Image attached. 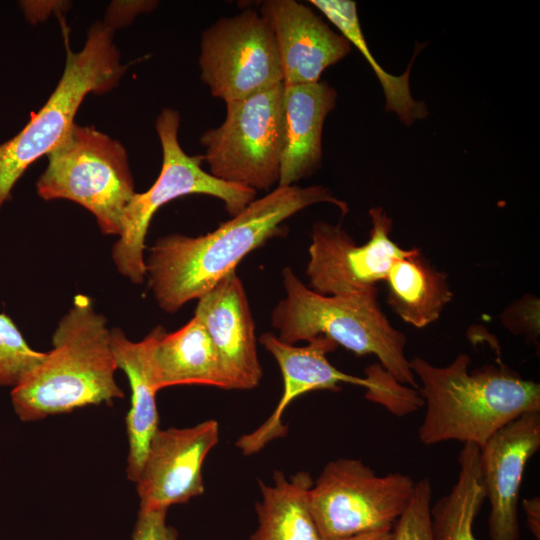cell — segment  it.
I'll return each mask as SVG.
<instances>
[{
	"label": "cell",
	"mask_w": 540,
	"mask_h": 540,
	"mask_svg": "<svg viewBox=\"0 0 540 540\" xmlns=\"http://www.w3.org/2000/svg\"><path fill=\"white\" fill-rule=\"evenodd\" d=\"M318 203H330L343 215L348 212L346 202L327 187L277 186L210 233L159 238L145 259L149 288L157 304L163 311L175 313L187 302L198 300L235 271L246 255L285 233L282 223L286 219Z\"/></svg>",
	"instance_id": "6da1fadb"
},
{
	"label": "cell",
	"mask_w": 540,
	"mask_h": 540,
	"mask_svg": "<svg viewBox=\"0 0 540 540\" xmlns=\"http://www.w3.org/2000/svg\"><path fill=\"white\" fill-rule=\"evenodd\" d=\"M106 324L90 297H74L53 333L52 349L12 388L11 401L19 419L37 421L123 398Z\"/></svg>",
	"instance_id": "7a4b0ae2"
},
{
	"label": "cell",
	"mask_w": 540,
	"mask_h": 540,
	"mask_svg": "<svg viewBox=\"0 0 540 540\" xmlns=\"http://www.w3.org/2000/svg\"><path fill=\"white\" fill-rule=\"evenodd\" d=\"M409 363L422 384L426 412L418 436L425 445L456 440L482 447L510 421L540 411V384L505 365L469 372L471 358L465 353L446 366L419 356Z\"/></svg>",
	"instance_id": "3957f363"
},
{
	"label": "cell",
	"mask_w": 540,
	"mask_h": 540,
	"mask_svg": "<svg viewBox=\"0 0 540 540\" xmlns=\"http://www.w3.org/2000/svg\"><path fill=\"white\" fill-rule=\"evenodd\" d=\"M282 283L285 297L271 314L281 341L294 345L326 336L358 356L375 355L397 382L419 388L404 353L406 337L382 311L377 287L348 295H322L290 267L283 269Z\"/></svg>",
	"instance_id": "277c9868"
},
{
	"label": "cell",
	"mask_w": 540,
	"mask_h": 540,
	"mask_svg": "<svg viewBox=\"0 0 540 540\" xmlns=\"http://www.w3.org/2000/svg\"><path fill=\"white\" fill-rule=\"evenodd\" d=\"M63 35L66 62L55 90L19 133L0 144V210L26 169L69 132L84 98L112 90L125 72L114 31L103 22L90 27L84 46L77 52L70 48L64 24Z\"/></svg>",
	"instance_id": "5b68a950"
},
{
	"label": "cell",
	"mask_w": 540,
	"mask_h": 540,
	"mask_svg": "<svg viewBox=\"0 0 540 540\" xmlns=\"http://www.w3.org/2000/svg\"><path fill=\"white\" fill-rule=\"evenodd\" d=\"M180 115L164 108L156 119V132L162 147V167L154 184L143 193H135L126 205L121 232L112 249L118 272L134 284L146 277L145 239L154 214L166 203L190 194H204L223 201L231 217L254 199L256 191L222 181L202 168L203 155H188L178 141Z\"/></svg>",
	"instance_id": "8992f818"
},
{
	"label": "cell",
	"mask_w": 540,
	"mask_h": 540,
	"mask_svg": "<svg viewBox=\"0 0 540 540\" xmlns=\"http://www.w3.org/2000/svg\"><path fill=\"white\" fill-rule=\"evenodd\" d=\"M46 156L38 196L73 201L95 216L103 234L119 236L123 211L136 193L124 146L92 126L74 123Z\"/></svg>",
	"instance_id": "52a82bcc"
},
{
	"label": "cell",
	"mask_w": 540,
	"mask_h": 540,
	"mask_svg": "<svg viewBox=\"0 0 540 540\" xmlns=\"http://www.w3.org/2000/svg\"><path fill=\"white\" fill-rule=\"evenodd\" d=\"M283 92L279 83L226 102L221 125L200 137L209 173L256 192L278 184L283 149Z\"/></svg>",
	"instance_id": "ba28073f"
},
{
	"label": "cell",
	"mask_w": 540,
	"mask_h": 540,
	"mask_svg": "<svg viewBox=\"0 0 540 540\" xmlns=\"http://www.w3.org/2000/svg\"><path fill=\"white\" fill-rule=\"evenodd\" d=\"M416 481L394 472L377 475L359 459L328 462L309 492L323 540L393 527L409 504Z\"/></svg>",
	"instance_id": "9c48e42d"
},
{
	"label": "cell",
	"mask_w": 540,
	"mask_h": 540,
	"mask_svg": "<svg viewBox=\"0 0 540 540\" xmlns=\"http://www.w3.org/2000/svg\"><path fill=\"white\" fill-rule=\"evenodd\" d=\"M201 80L225 103L283 83L269 23L255 10L215 21L201 37Z\"/></svg>",
	"instance_id": "30bf717a"
},
{
	"label": "cell",
	"mask_w": 540,
	"mask_h": 540,
	"mask_svg": "<svg viewBox=\"0 0 540 540\" xmlns=\"http://www.w3.org/2000/svg\"><path fill=\"white\" fill-rule=\"evenodd\" d=\"M369 240L357 245L340 226L314 224L306 274L309 288L322 295H348L376 288L393 262L409 249L390 238L393 221L382 207L369 210Z\"/></svg>",
	"instance_id": "8fae6325"
},
{
	"label": "cell",
	"mask_w": 540,
	"mask_h": 540,
	"mask_svg": "<svg viewBox=\"0 0 540 540\" xmlns=\"http://www.w3.org/2000/svg\"><path fill=\"white\" fill-rule=\"evenodd\" d=\"M259 342L279 365L283 392L269 417L236 441V447L245 456L258 453L273 440L286 436L287 427L282 416L290 403L300 395L316 390L336 392L341 389L340 383L362 386L367 389L366 395L378 392L381 387L377 374L370 369H366V377H357L332 365L327 355L338 345L326 336H318L307 345L298 347L281 341L273 333L265 332L260 335Z\"/></svg>",
	"instance_id": "7c38bea8"
},
{
	"label": "cell",
	"mask_w": 540,
	"mask_h": 540,
	"mask_svg": "<svg viewBox=\"0 0 540 540\" xmlns=\"http://www.w3.org/2000/svg\"><path fill=\"white\" fill-rule=\"evenodd\" d=\"M218 441L219 424L214 419L187 428L159 429L135 482L139 510H168L202 495V466Z\"/></svg>",
	"instance_id": "4fadbf2b"
},
{
	"label": "cell",
	"mask_w": 540,
	"mask_h": 540,
	"mask_svg": "<svg viewBox=\"0 0 540 540\" xmlns=\"http://www.w3.org/2000/svg\"><path fill=\"white\" fill-rule=\"evenodd\" d=\"M540 448V411L507 423L480 447L490 540H519L518 504L526 464Z\"/></svg>",
	"instance_id": "5bb4252c"
},
{
	"label": "cell",
	"mask_w": 540,
	"mask_h": 540,
	"mask_svg": "<svg viewBox=\"0 0 540 540\" xmlns=\"http://www.w3.org/2000/svg\"><path fill=\"white\" fill-rule=\"evenodd\" d=\"M217 352L230 390L259 385L263 371L258 359L255 323L242 281L233 271L198 299L195 313Z\"/></svg>",
	"instance_id": "9a60e30c"
},
{
	"label": "cell",
	"mask_w": 540,
	"mask_h": 540,
	"mask_svg": "<svg viewBox=\"0 0 540 540\" xmlns=\"http://www.w3.org/2000/svg\"><path fill=\"white\" fill-rule=\"evenodd\" d=\"M259 13L273 31L283 84L319 82L326 68L351 51L349 42L305 4L295 0H266Z\"/></svg>",
	"instance_id": "2e32d148"
},
{
	"label": "cell",
	"mask_w": 540,
	"mask_h": 540,
	"mask_svg": "<svg viewBox=\"0 0 540 540\" xmlns=\"http://www.w3.org/2000/svg\"><path fill=\"white\" fill-rule=\"evenodd\" d=\"M336 90L327 82L284 84L283 149L278 186L295 185L321 166L322 131L335 108Z\"/></svg>",
	"instance_id": "e0dca14e"
},
{
	"label": "cell",
	"mask_w": 540,
	"mask_h": 540,
	"mask_svg": "<svg viewBox=\"0 0 540 540\" xmlns=\"http://www.w3.org/2000/svg\"><path fill=\"white\" fill-rule=\"evenodd\" d=\"M147 339L150 378L157 392L177 385L230 390L213 343L196 315L171 333L156 326Z\"/></svg>",
	"instance_id": "ac0fdd59"
},
{
	"label": "cell",
	"mask_w": 540,
	"mask_h": 540,
	"mask_svg": "<svg viewBox=\"0 0 540 540\" xmlns=\"http://www.w3.org/2000/svg\"><path fill=\"white\" fill-rule=\"evenodd\" d=\"M111 343L118 369L125 372L130 390V409L126 416L129 451L127 477L136 482L148 449L159 430L157 391L152 385L148 367V339L135 342L119 328L111 329Z\"/></svg>",
	"instance_id": "d6986e66"
},
{
	"label": "cell",
	"mask_w": 540,
	"mask_h": 540,
	"mask_svg": "<svg viewBox=\"0 0 540 540\" xmlns=\"http://www.w3.org/2000/svg\"><path fill=\"white\" fill-rule=\"evenodd\" d=\"M385 281L389 306L416 328L435 322L453 298L447 275L437 270L419 248H411L397 258Z\"/></svg>",
	"instance_id": "ffe728a7"
},
{
	"label": "cell",
	"mask_w": 540,
	"mask_h": 540,
	"mask_svg": "<svg viewBox=\"0 0 540 540\" xmlns=\"http://www.w3.org/2000/svg\"><path fill=\"white\" fill-rule=\"evenodd\" d=\"M313 483L306 471L289 478L275 471L272 485L260 481L258 527L250 540H323L309 505Z\"/></svg>",
	"instance_id": "44dd1931"
},
{
	"label": "cell",
	"mask_w": 540,
	"mask_h": 540,
	"mask_svg": "<svg viewBox=\"0 0 540 540\" xmlns=\"http://www.w3.org/2000/svg\"><path fill=\"white\" fill-rule=\"evenodd\" d=\"M460 471L451 491L430 507L434 540H476L473 522L485 500L480 447L464 443L458 457Z\"/></svg>",
	"instance_id": "7402d4cb"
},
{
	"label": "cell",
	"mask_w": 540,
	"mask_h": 540,
	"mask_svg": "<svg viewBox=\"0 0 540 540\" xmlns=\"http://www.w3.org/2000/svg\"><path fill=\"white\" fill-rule=\"evenodd\" d=\"M309 3L320 11L340 32L350 45H353L363 55L375 72L382 85L387 111L395 112L400 121L411 125L418 119L427 116L428 110L423 101H416L410 91V70L400 76L386 72L375 60L364 38L357 14L356 2L351 0H310Z\"/></svg>",
	"instance_id": "603a6c76"
},
{
	"label": "cell",
	"mask_w": 540,
	"mask_h": 540,
	"mask_svg": "<svg viewBox=\"0 0 540 540\" xmlns=\"http://www.w3.org/2000/svg\"><path fill=\"white\" fill-rule=\"evenodd\" d=\"M44 356L29 346L8 315L0 313V386L13 388Z\"/></svg>",
	"instance_id": "cb8c5ba5"
},
{
	"label": "cell",
	"mask_w": 540,
	"mask_h": 540,
	"mask_svg": "<svg viewBox=\"0 0 540 540\" xmlns=\"http://www.w3.org/2000/svg\"><path fill=\"white\" fill-rule=\"evenodd\" d=\"M432 485L427 478L416 481L412 498L393 526L392 540H434L430 507Z\"/></svg>",
	"instance_id": "d4e9b609"
},
{
	"label": "cell",
	"mask_w": 540,
	"mask_h": 540,
	"mask_svg": "<svg viewBox=\"0 0 540 540\" xmlns=\"http://www.w3.org/2000/svg\"><path fill=\"white\" fill-rule=\"evenodd\" d=\"M501 319L503 326L512 333L535 341L539 335V300L532 295H526L506 308Z\"/></svg>",
	"instance_id": "484cf974"
},
{
	"label": "cell",
	"mask_w": 540,
	"mask_h": 540,
	"mask_svg": "<svg viewBox=\"0 0 540 540\" xmlns=\"http://www.w3.org/2000/svg\"><path fill=\"white\" fill-rule=\"evenodd\" d=\"M167 509L139 510L132 540H178L176 530L167 524Z\"/></svg>",
	"instance_id": "4316f807"
},
{
	"label": "cell",
	"mask_w": 540,
	"mask_h": 540,
	"mask_svg": "<svg viewBox=\"0 0 540 540\" xmlns=\"http://www.w3.org/2000/svg\"><path fill=\"white\" fill-rule=\"evenodd\" d=\"M157 4L151 0L113 1L107 8L103 23L114 31L130 24L138 14L152 11Z\"/></svg>",
	"instance_id": "83f0119b"
},
{
	"label": "cell",
	"mask_w": 540,
	"mask_h": 540,
	"mask_svg": "<svg viewBox=\"0 0 540 540\" xmlns=\"http://www.w3.org/2000/svg\"><path fill=\"white\" fill-rule=\"evenodd\" d=\"M19 5L26 19L31 23H38L46 19L52 12L67 7L63 1H21Z\"/></svg>",
	"instance_id": "f1b7e54d"
},
{
	"label": "cell",
	"mask_w": 540,
	"mask_h": 540,
	"mask_svg": "<svg viewBox=\"0 0 540 540\" xmlns=\"http://www.w3.org/2000/svg\"><path fill=\"white\" fill-rule=\"evenodd\" d=\"M527 526L535 540H540V497L525 498L522 500Z\"/></svg>",
	"instance_id": "f546056e"
},
{
	"label": "cell",
	"mask_w": 540,
	"mask_h": 540,
	"mask_svg": "<svg viewBox=\"0 0 540 540\" xmlns=\"http://www.w3.org/2000/svg\"><path fill=\"white\" fill-rule=\"evenodd\" d=\"M393 527L363 532L336 540H392Z\"/></svg>",
	"instance_id": "4dcf8cb0"
}]
</instances>
